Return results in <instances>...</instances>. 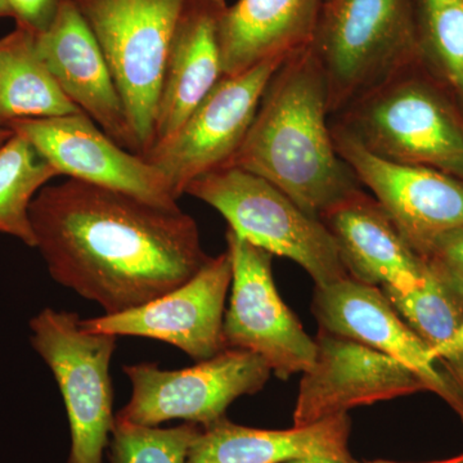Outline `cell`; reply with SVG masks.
I'll return each mask as SVG.
<instances>
[{
    "label": "cell",
    "mask_w": 463,
    "mask_h": 463,
    "mask_svg": "<svg viewBox=\"0 0 463 463\" xmlns=\"http://www.w3.org/2000/svg\"><path fill=\"white\" fill-rule=\"evenodd\" d=\"M30 221L52 279L99 304L105 315L163 297L212 258L196 221L179 207L75 179L42 188Z\"/></svg>",
    "instance_id": "obj_1"
},
{
    "label": "cell",
    "mask_w": 463,
    "mask_h": 463,
    "mask_svg": "<svg viewBox=\"0 0 463 463\" xmlns=\"http://www.w3.org/2000/svg\"><path fill=\"white\" fill-rule=\"evenodd\" d=\"M228 165L257 174L319 219L364 190L335 147L327 81L312 45L286 58L270 79Z\"/></svg>",
    "instance_id": "obj_2"
},
{
    "label": "cell",
    "mask_w": 463,
    "mask_h": 463,
    "mask_svg": "<svg viewBox=\"0 0 463 463\" xmlns=\"http://www.w3.org/2000/svg\"><path fill=\"white\" fill-rule=\"evenodd\" d=\"M331 123L376 156L463 183V109L420 61L332 116Z\"/></svg>",
    "instance_id": "obj_3"
},
{
    "label": "cell",
    "mask_w": 463,
    "mask_h": 463,
    "mask_svg": "<svg viewBox=\"0 0 463 463\" xmlns=\"http://www.w3.org/2000/svg\"><path fill=\"white\" fill-rule=\"evenodd\" d=\"M417 0H325L312 48L332 116L419 61Z\"/></svg>",
    "instance_id": "obj_4"
},
{
    "label": "cell",
    "mask_w": 463,
    "mask_h": 463,
    "mask_svg": "<svg viewBox=\"0 0 463 463\" xmlns=\"http://www.w3.org/2000/svg\"><path fill=\"white\" fill-rule=\"evenodd\" d=\"M184 194L214 207L241 239L294 260L316 288L349 277L336 241L321 219L257 174L234 165L218 167L192 181Z\"/></svg>",
    "instance_id": "obj_5"
},
{
    "label": "cell",
    "mask_w": 463,
    "mask_h": 463,
    "mask_svg": "<svg viewBox=\"0 0 463 463\" xmlns=\"http://www.w3.org/2000/svg\"><path fill=\"white\" fill-rule=\"evenodd\" d=\"M106 58L145 156L155 143L161 85L187 0H71Z\"/></svg>",
    "instance_id": "obj_6"
},
{
    "label": "cell",
    "mask_w": 463,
    "mask_h": 463,
    "mask_svg": "<svg viewBox=\"0 0 463 463\" xmlns=\"http://www.w3.org/2000/svg\"><path fill=\"white\" fill-rule=\"evenodd\" d=\"M30 330L65 402L71 435L67 463H103L115 422L109 364L118 336L87 331L78 315L52 307L33 317Z\"/></svg>",
    "instance_id": "obj_7"
},
{
    "label": "cell",
    "mask_w": 463,
    "mask_h": 463,
    "mask_svg": "<svg viewBox=\"0 0 463 463\" xmlns=\"http://www.w3.org/2000/svg\"><path fill=\"white\" fill-rule=\"evenodd\" d=\"M132 398L116 419L141 426L170 420L212 425L223 419L236 399L257 394L269 380V365L248 350L224 349L183 370H161L156 364L125 365Z\"/></svg>",
    "instance_id": "obj_8"
},
{
    "label": "cell",
    "mask_w": 463,
    "mask_h": 463,
    "mask_svg": "<svg viewBox=\"0 0 463 463\" xmlns=\"http://www.w3.org/2000/svg\"><path fill=\"white\" fill-rule=\"evenodd\" d=\"M232 260L230 306L225 310V349L260 356L281 380L304 373L316 358V340L279 297L272 273L273 255L228 228Z\"/></svg>",
    "instance_id": "obj_9"
},
{
    "label": "cell",
    "mask_w": 463,
    "mask_h": 463,
    "mask_svg": "<svg viewBox=\"0 0 463 463\" xmlns=\"http://www.w3.org/2000/svg\"><path fill=\"white\" fill-rule=\"evenodd\" d=\"M286 58H270L241 74L222 76L178 132L142 156L165 176L176 200L192 181L228 165L254 121L270 79Z\"/></svg>",
    "instance_id": "obj_10"
},
{
    "label": "cell",
    "mask_w": 463,
    "mask_h": 463,
    "mask_svg": "<svg viewBox=\"0 0 463 463\" xmlns=\"http://www.w3.org/2000/svg\"><path fill=\"white\" fill-rule=\"evenodd\" d=\"M335 147L356 178L422 258L441 234L463 227V183L425 166L376 156L331 123Z\"/></svg>",
    "instance_id": "obj_11"
},
{
    "label": "cell",
    "mask_w": 463,
    "mask_h": 463,
    "mask_svg": "<svg viewBox=\"0 0 463 463\" xmlns=\"http://www.w3.org/2000/svg\"><path fill=\"white\" fill-rule=\"evenodd\" d=\"M5 125L32 143L58 175L123 192L166 209L179 207L160 170L112 141L83 112Z\"/></svg>",
    "instance_id": "obj_12"
},
{
    "label": "cell",
    "mask_w": 463,
    "mask_h": 463,
    "mask_svg": "<svg viewBox=\"0 0 463 463\" xmlns=\"http://www.w3.org/2000/svg\"><path fill=\"white\" fill-rule=\"evenodd\" d=\"M232 283L230 252L209 261L187 282L145 306L80 319L85 330L170 344L201 362L225 349V300Z\"/></svg>",
    "instance_id": "obj_13"
},
{
    "label": "cell",
    "mask_w": 463,
    "mask_h": 463,
    "mask_svg": "<svg viewBox=\"0 0 463 463\" xmlns=\"http://www.w3.org/2000/svg\"><path fill=\"white\" fill-rule=\"evenodd\" d=\"M315 362L303 373L294 426L345 414L352 408L428 392L413 371L379 350L319 328Z\"/></svg>",
    "instance_id": "obj_14"
},
{
    "label": "cell",
    "mask_w": 463,
    "mask_h": 463,
    "mask_svg": "<svg viewBox=\"0 0 463 463\" xmlns=\"http://www.w3.org/2000/svg\"><path fill=\"white\" fill-rule=\"evenodd\" d=\"M313 313L322 330L364 344L410 368L463 422V399L443 362L431 358L430 347L399 316L379 286L346 277L317 288Z\"/></svg>",
    "instance_id": "obj_15"
},
{
    "label": "cell",
    "mask_w": 463,
    "mask_h": 463,
    "mask_svg": "<svg viewBox=\"0 0 463 463\" xmlns=\"http://www.w3.org/2000/svg\"><path fill=\"white\" fill-rule=\"evenodd\" d=\"M35 48L67 99L112 141L141 154L106 58L71 0H63L52 25L35 33Z\"/></svg>",
    "instance_id": "obj_16"
},
{
    "label": "cell",
    "mask_w": 463,
    "mask_h": 463,
    "mask_svg": "<svg viewBox=\"0 0 463 463\" xmlns=\"http://www.w3.org/2000/svg\"><path fill=\"white\" fill-rule=\"evenodd\" d=\"M350 279L411 292L425 285V263L405 242L380 203L364 190L321 216Z\"/></svg>",
    "instance_id": "obj_17"
},
{
    "label": "cell",
    "mask_w": 463,
    "mask_h": 463,
    "mask_svg": "<svg viewBox=\"0 0 463 463\" xmlns=\"http://www.w3.org/2000/svg\"><path fill=\"white\" fill-rule=\"evenodd\" d=\"M227 8L225 0L185 3L167 53L152 148L178 132L223 76L221 25Z\"/></svg>",
    "instance_id": "obj_18"
},
{
    "label": "cell",
    "mask_w": 463,
    "mask_h": 463,
    "mask_svg": "<svg viewBox=\"0 0 463 463\" xmlns=\"http://www.w3.org/2000/svg\"><path fill=\"white\" fill-rule=\"evenodd\" d=\"M349 414H339L288 430H263L219 420L201 429L187 463H286L322 456L355 463L350 455Z\"/></svg>",
    "instance_id": "obj_19"
},
{
    "label": "cell",
    "mask_w": 463,
    "mask_h": 463,
    "mask_svg": "<svg viewBox=\"0 0 463 463\" xmlns=\"http://www.w3.org/2000/svg\"><path fill=\"white\" fill-rule=\"evenodd\" d=\"M325 0H239L221 25L222 71L233 76L310 47Z\"/></svg>",
    "instance_id": "obj_20"
},
{
    "label": "cell",
    "mask_w": 463,
    "mask_h": 463,
    "mask_svg": "<svg viewBox=\"0 0 463 463\" xmlns=\"http://www.w3.org/2000/svg\"><path fill=\"white\" fill-rule=\"evenodd\" d=\"M81 112L43 63L35 48V33L17 25L0 39V124Z\"/></svg>",
    "instance_id": "obj_21"
},
{
    "label": "cell",
    "mask_w": 463,
    "mask_h": 463,
    "mask_svg": "<svg viewBox=\"0 0 463 463\" xmlns=\"http://www.w3.org/2000/svg\"><path fill=\"white\" fill-rule=\"evenodd\" d=\"M58 173L24 137L0 146V232L35 248L30 205Z\"/></svg>",
    "instance_id": "obj_22"
},
{
    "label": "cell",
    "mask_w": 463,
    "mask_h": 463,
    "mask_svg": "<svg viewBox=\"0 0 463 463\" xmlns=\"http://www.w3.org/2000/svg\"><path fill=\"white\" fill-rule=\"evenodd\" d=\"M420 63L463 109V0H417Z\"/></svg>",
    "instance_id": "obj_23"
},
{
    "label": "cell",
    "mask_w": 463,
    "mask_h": 463,
    "mask_svg": "<svg viewBox=\"0 0 463 463\" xmlns=\"http://www.w3.org/2000/svg\"><path fill=\"white\" fill-rule=\"evenodd\" d=\"M203 426L185 422L176 428L141 426L115 417L109 458L111 463H187Z\"/></svg>",
    "instance_id": "obj_24"
},
{
    "label": "cell",
    "mask_w": 463,
    "mask_h": 463,
    "mask_svg": "<svg viewBox=\"0 0 463 463\" xmlns=\"http://www.w3.org/2000/svg\"><path fill=\"white\" fill-rule=\"evenodd\" d=\"M421 259L428 272L463 307V227L439 236Z\"/></svg>",
    "instance_id": "obj_25"
},
{
    "label": "cell",
    "mask_w": 463,
    "mask_h": 463,
    "mask_svg": "<svg viewBox=\"0 0 463 463\" xmlns=\"http://www.w3.org/2000/svg\"><path fill=\"white\" fill-rule=\"evenodd\" d=\"M17 25L33 33L45 32L53 23L63 0H8Z\"/></svg>",
    "instance_id": "obj_26"
},
{
    "label": "cell",
    "mask_w": 463,
    "mask_h": 463,
    "mask_svg": "<svg viewBox=\"0 0 463 463\" xmlns=\"http://www.w3.org/2000/svg\"><path fill=\"white\" fill-rule=\"evenodd\" d=\"M286 463H346V462L340 461V459H336V458H331V457L312 456V457H304V458L294 459V461H289V462H286Z\"/></svg>",
    "instance_id": "obj_27"
},
{
    "label": "cell",
    "mask_w": 463,
    "mask_h": 463,
    "mask_svg": "<svg viewBox=\"0 0 463 463\" xmlns=\"http://www.w3.org/2000/svg\"><path fill=\"white\" fill-rule=\"evenodd\" d=\"M2 17H14L8 0H0V18Z\"/></svg>",
    "instance_id": "obj_28"
},
{
    "label": "cell",
    "mask_w": 463,
    "mask_h": 463,
    "mask_svg": "<svg viewBox=\"0 0 463 463\" xmlns=\"http://www.w3.org/2000/svg\"><path fill=\"white\" fill-rule=\"evenodd\" d=\"M14 132H12L11 129H9L8 127H5V125L0 124V146L3 145V143L7 142L9 138H11L12 136H14Z\"/></svg>",
    "instance_id": "obj_29"
},
{
    "label": "cell",
    "mask_w": 463,
    "mask_h": 463,
    "mask_svg": "<svg viewBox=\"0 0 463 463\" xmlns=\"http://www.w3.org/2000/svg\"><path fill=\"white\" fill-rule=\"evenodd\" d=\"M356 463H359V462H356ZM364 463H401V462L383 461V459H379V461L364 462ZM429 463H463V455L458 456V457H453V458L446 459V461L429 462Z\"/></svg>",
    "instance_id": "obj_30"
}]
</instances>
